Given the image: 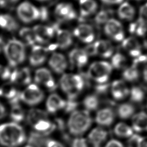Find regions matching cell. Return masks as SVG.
I'll use <instances>...</instances> for the list:
<instances>
[{
    "mask_svg": "<svg viewBox=\"0 0 147 147\" xmlns=\"http://www.w3.org/2000/svg\"><path fill=\"white\" fill-rule=\"evenodd\" d=\"M87 54L90 56H94L96 55V52H95V49L94 47V43L93 44H90L88 45L86 47V48L84 49Z\"/></svg>",
    "mask_w": 147,
    "mask_h": 147,
    "instance_id": "cell-50",
    "label": "cell"
},
{
    "mask_svg": "<svg viewBox=\"0 0 147 147\" xmlns=\"http://www.w3.org/2000/svg\"><path fill=\"white\" fill-rule=\"evenodd\" d=\"M59 84L68 99H75L84 87L85 83L80 75L65 74L60 79Z\"/></svg>",
    "mask_w": 147,
    "mask_h": 147,
    "instance_id": "cell-3",
    "label": "cell"
},
{
    "mask_svg": "<svg viewBox=\"0 0 147 147\" xmlns=\"http://www.w3.org/2000/svg\"><path fill=\"white\" fill-rule=\"evenodd\" d=\"M65 100L63 99L59 95L52 94L49 96L46 102L47 111L50 113H55L57 111L64 109Z\"/></svg>",
    "mask_w": 147,
    "mask_h": 147,
    "instance_id": "cell-23",
    "label": "cell"
},
{
    "mask_svg": "<svg viewBox=\"0 0 147 147\" xmlns=\"http://www.w3.org/2000/svg\"><path fill=\"white\" fill-rule=\"evenodd\" d=\"M109 88V84L105 83H98L95 87L96 93L99 95H104L107 93Z\"/></svg>",
    "mask_w": 147,
    "mask_h": 147,
    "instance_id": "cell-44",
    "label": "cell"
},
{
    "mask_svg": "<svg viewBox=\"0 0 147 147\" xmlns=\"http://www.w3.org/2000/svg\"><path fill=\"white\" fill-rule=\"evenodd\" d=\"M25 117V113L19 104L12 106L10 113V117L13 122L18 123L24 119Z\"/></svg>",
    "mask_w": 147,
    "mask_h": 147,
    "instance_id": "cell-38",
    "label": "cell"
},
{
    "mask_svg": "<svg viewBox=\"0 0 147 147\" xmlns=\"http://www.w3.org/2000/svg\"><path fill=\"white\" fill-rule=\"evenodd\" d=\"M0 26L9 32H14L19 27L16 20L7 14H0Z\"/></svg>",
    "mask_w": 147,
    "mask_h": 147,
    "instance_id": "cell-28",
    "label": "cell"
},
{
    "mask_svg": "<svg viewBox=\"0 0 147 147\" xmlns=\"http://www.w3.org/2000/svg\"><path fill=\"white\" fill-rule=\"evenodd\" d=\"M139 18L147 24V2L140 9Z\"/></svg>",
    "mask_w": 147,
    "mask_h": 147,
    "instance_id": "cell-47",
    "label": "cell"
},
{
    "mask_svg": "<svg viewBox=\"0 0 147 147\" xmlns=\"http://www.w3.org/2000/svg\"><path fill=\"white\" fill-rule=\"evenodd\" d=\"M26 134L18 123L11 122L0 125V144L5 147H19L26 141Z\"/></svg>",
    "mask_w": 147,
    "mask_h": 147,
    "instance_id": "cell-1",
    "label": "cell"
},
{
    "mask_svg": "<svg viewBox=\"0 0 147 147\" xmlns=\"http://www.w3.org/2000/svg\"><path fill=\"white\" fill-rule=\"evenodd\" d=\"M40 11V20H45L48 17V11L46 7H41L39 9Z\"/></svg>",
    "mask_w": 147,
    "mask_h": 147,
    "instance_id": "cell-51",
    "label": "cell"
},
{
    "mask_svg": "<svg viewBox=\"0 0 147 147\" xmlns=\"http://www.w3.org/2000/svg\"><path fill=\"white\" fill-rule=\"evenodd\" d=\"M48 118L46 111L38 109H32L28 111L26 116L27 122L32 126L38 121Z\"/></svg>",
    "mask_w": 147,
    "mask_h": 147,
    "instance_id": "cell-30",
    "label": "cell"
},
{
    "mask_svg": "<svg viewBox=\"0 0 147 147\" xmlns=\"http://www.w3.org/2000/svg\"><path fill=\"white\" fill-rule=\"evenodd\" d=\"M123 79L128 82H133L137 80L140 77V71L138 67L134 64L126 68L122 73Z\"/></svg>",
    "mask_w": 147,
    "mask_h": 147,
    "instance_id": "cell-37",
    "label": "cell"
},
{
    "mask_svg": "<svg viewBox=\"0 0 147 147\" xmlns=\"http://www.w3.org/2000/svg\"><path fill=\"white\" fill-rule=\"evenodd\" d=\"M108 136L107 131L102 127L93 129L88 136V140L92 147H102Z\"/></svg>",
    "mask_w": 147,
    "mask_h": 147,
    "instance_id": "cell-19",
    "label": "cell"
},
{
    "mask_svg": "<svg viewBox=\"0 0 147 147\" xmlns=\"http://www.w3.org/2000/svg\"><path fill=\"white\" fill-rule=\"evenodd\" d=\"M17 13L18 18L24 23H30L40 18L39 9L28 2L20 4Z\"/></svg>",
    "mask_w": 147,
    "mask_h": 147,
    "instance_id": "cell-7",
    "label": "cell"
},
{
    "mask_svg": "<svg viewBox=\"0 0 147 147\" xmlns=\"http://www.w3.org/2000/svg\"><path fill=\"white\" fill-rule=\"evenodd\" d=\"M3 51L10 67L18 65L25 59L26 51L24 44L17 39L9 40L4 45Z\"/></svg>",
    "mask_w": 147,
    "mask_h": 147,
    "instance_id": "cell-4",
    "label": "cell"
},
{
    "mask_svg": "<svg viewBox=\"0 0 147 147\" xmlns=\"http://www.w3.org/2000/svg\"><path fill=\"white\" fill-rule=\"evenodd\" d=\"M122 47L127 53L134 58H137L142 55V47L137 39L129 37L122 41Z\"/></svg>",
    "mask_w": 147,
    "mask_h": 147,
    "instance_id": "cell-16",
    "label": "cell"
},
{
    "mask_svg": "<svg viewBox=\"0 0 147 147\" xmlns=\"http://www.w3.org/2000/svg\"><path fill=\"white\" fill-rule=\"evenodd\" d=\"M92 123V118L88 111L75 110L73 111L67 122L68 131L73 136H80L88 130Z\"/></svg>",
    "mask_w": 147,
    "mask_h": 147,
    "instance_id": "cell-2",
    "label": "cell"
},
{
    "mask_svg": "<svg viewBox=\"0 0 147 147\" xmlns=\"http://www.w3.org/2000/svg\"><path fill=\"white\" fill-rule=\"evenodd\" d=\"M11 72L9 68L0 65V78L3 80L10 79Z\"/></svg>",
    "mask_w": 147,
    "mask_h": 147,
    "instance_id": "cell-46",
    "label": "cell"
},
{
    "mask_svg": "<svg viewBox=\"0 0 147 147\" xmlns=\"http://www.w3.org/2000/svg\"><path fill=\"white\" fill-rule=\"evenodd\" d=\"M142 75L144 80L147 83V65H145L142 71Z\"/></svg>",
    "mask_w": 147,
    "mask_h": 147,
    "instance_id": "cell-56",
    "label": "cell"
},
{
    "mask_svg": "<svg viewBox=\"0 0 147 147\" xmlns=\"http://www.w3.org/2000/svg\"><path fill=\"white\" fill-rule=\"evenodd\" d=\"M80 15L86 17L94 14L97 8V3L94 0H79Z\"/></svg>",
    "mask_w": 147,
    "mask_h": 147,
    "instance_id": "cell-27",
    "label": "cell"
},
{
    "mask_svg": "<svg viewBox=\"0 0 147 147\" xmlns=\"http://www.w3.org/2000/svg\"><path fill=\"white\" fill-rule=\"evenodd\" d=\"M115 118L114 112L110 107L99 110L95 116V122L100 126H109L114 122Z\"/></svg>",
    "mask_w": 147,
    "mask_h": 147,
    "instance_id": "cell-21",
    "label": "cell"
},
{
    "mask_svg": "<svg viewBox=\"0 0 147 147\" xmlns=\"http://www.w3.org/2000/svg\"><path fill=\"white\" fill-rule=\"evenodd\" d=\"M46 147H65V146L57 141L48 139L46 144Z\"/></svg>",
    "mask_w": 147,
    "mask_h": 147,
    "instance_id": "cell-48",
    "label": "cell"
},
{
    "mask_svg": "<svg viewBox=\"0 0 147 147\" xmlns=\"http://www.w3.org/2000/svg\"><path fill=\"white\" fill-rule=\"evenodd\" d=\"M49 51L48 48L37 45H33L29 55V63L30 65L33 67L42 65L45 61Z\"/></svg>",
    "mask_w": 147,
    "mask_h": 147,
    "instance_id": "cell-11",
    "label": "cell"
},
{
    "mask_svg": "<svg viewBox=\"0 0 147 147\" xmlns=\"http://www.w3.org/2000/svg\"><path fill=\"white\" fill-rule=\"evenodd\" d=\"M103 2L109 4V5H113V4H118L121 3L123 0H101Z\"/></svg>",
    "mask_w": 147,
    "mask_h": 147,
    "instance_id": "cell-54",
    "label": "cell"
},
{
    "mask_svg": "<svg viewBox=\"0 0 147 147\" xmlns=\"http://www.w3.org/2000/svg\"><path fill=\"white\" fill-rule=\"evenodd\" d=\"M68 59L70 64L72 66L81 68L87 63L88 55L84 49L75 48L69 52Z\"/></svg>",
    "mask_w": 147,
    "mask_h": 147,
    "instance_id": "cell-17",
    "label": "cell"
},
{
    "mask_svg": "<svg viewBox=\"0 0 147 147\" xmlns=\"http://www.w3.org/2000/svg\"><path fill=\"white\" fill-rule=\"evenodd\" d=\"M74 34L83 42L90 44L95 38L93 28L88 24H80L74 30Z\"/></svg>",
    "mask_w": 147,
    "mask_h": 147,
    "instance_id": "cell-12",
    "label": "cell"
},
{
    "mask_svg": "<svg viewBox=\"0 0 147 147\" xmlns=\"http://www.w3.org/2000/svg\"><path fill=\"white\" fill-rule=\"evenodd\" d=\"M83 104L87 111H94L99 107V100L97 95L91 94L84 98Z\"/></svg>",
    "mask_w": 147,
    "mask_h": 147,
    "instance_id": "cell-39",
    "label": "cell"
},
{
    "mask_svg": "<svg viewBox=\"0 0 147 147\" xmlns=\"http://www.w3.org/2000/svg\"><path fill=\"white\" fill-rule=\"evenodd\" d=\"M126 57L121 53H117L111 58V65L116 69H124L127 65Z\"/></svg>",
    "mask_w": 147,
    "mask_h": 147,
    "instance_id": "cell-40",
    "label": "cell"
},
{
    "mask_svg": "<svg viewBox=\"0 0 147 147\" xmlns=\"http://www.w3.org/2000/svg\"><path fill=\"white\" fill-rule=\"evenodd\" d=\"M6 109L5 106L0 102V119L3 118L6 115Z\"/></svg>",
    "mask_w": 147,
    "mask_h": 147,
    "instance_id": "cell-55",
    "label": "cell"
},
{
    "mask_svg": "<svg viewBox=\"0 0 147 147\" xmlns=\"http://www.w3.org/2000/svg\"><path fill=\"white\" fill-rule=\"evenodd\" d=\"M57 47L62 49L69 48L72 44L73 39L71 33L65 29L56 30Z\"/></svg>",
    "mask_w": 147,
    "mask_h": 147,
    "instance_id": "cell-25",
    "label": "cell"
},
{
    "mask_svg": "<svg viewBox=\"0 0 147 147\" xmlns=\"http://www.w3.org/2000/svg\"><path fill=\"white\" fill-rule=\"evenodd\" d=\"M94 45L96 55L104 58H109L113 55L114 47L110 41L100 40L95 42Z\"/></svg>",
    "mask_w": 147,
    "mask_h": 147,
    "instance_id": "cell-22",
    "label": "cell"
},
{
    "mask_svg": "<svg viewBox=\"0 0 147 147\" xmlns=\"http://www.w3.org/2000/svg\"><path fill=\"white\" fill-rule=\"evenodd\" d=\"M111 93L114 99L121 100L125 99L129 95L130 90L122 80H116L111 85Z\"/></svg>",
    "mask_w": 147,
    "mask_h": 147,
    "instance_id": "cell-18",
    "label": "cell"
},
{
    "mask_svg": "<svg viewBox=\"0 0 147 147\" xmlns=\"http://www.w3.org/2000/svg\"><path fill=\"white\" fill-rule=\"evenodd\" d=\"M105 147H124V146L118 140H111L106 144Z\"/></svg>",
    "mask_w": 147,
    "mask_h": 147,
    "instance_id": "cell-49",
    "label": "cell"
},
{
    "mask_svg": "<svg viewBox=\"0 0 147 147\" xmlns=\"http://www.w3.org/2000/svg\"><path fill=\"white\" fill-rule=\"evenodd\" d=\"M135 112V107L129 103H123L119 105L117 109V114L118 116L123 119H128L133 117Z\"/></svg>",
    "mask_w": 147,
    "mask_h": 147,
    "instance_id": "cell-31",
    "label": "cell"
},
{
    "mask_svg": "<svg viewBox=\"0 0 147 147\" xmlns=\"http://www.w3.org/2000/svg\"><path fill=\"white\" fill-rule=\"evenodd\" d=\"M44 98V92L35 84H29L20 92L21 100L30 106L38 105L43 100Z\"/></svg>",
    "mask_w": 147,
    "mask_h": 147,
    "instance_id": "cell-6",
    "label": "cell"
},
{
    "mask_svg": "<svg viewBox=\"0 0 147 147\" xmlns=\"http://www.w3.org/2000/svg\"><path fill=\"white\" fill-rule=\"evenodd\" d=\"M71 147H88V142L85 138L78 137L72 141Z\"/></svg>",
    "mask_w": 147,
    "mask_h": 147,
    "instance_id": "cell-43",
    "label": "cell"
},
{
    "mask_svg": "<svg viewBox=\"0 0 147 147\" xmlns=\"http://www.w3.org/2000/svg\"><path fill=\"white\" fill-rule=\"evenodd\" d=\"M105 34L115 41L120 42L124 40L125 33L122 24L115 19L110 18L104 26Z\"/></svg>",
    "mask_w": 147,
    "mask_h": 147,
    "instance_id": "cell-8",
    "label": "cell"
},
{
    "mask_svg": "<svg viewBox=\"0 0 147 147\" xmlns=\"http://www.w3.org/2000/svg\"><path fill=\"white\" fill-rule=\"evenodd\" d=\"M9 79L11 83L18 85L29 84L32 80L30 69L28 67L14 69L12 71Z\"/></svg>",
    "mask_w": 147,
    "mask_h": 147,
    "instance_id": "cell-13",
    "label": "cell"
},
{
    "mask_svg": "<svg viewBox=\"0 0 147 147\" xmlns=\"http://www.w3.org/2000/svg\"><path fill=\"white\" fill-rule=\"evenodd\" d=\"M57 19L61 21H70L75 19L76 13L72 6L69 3H61L58 4L55 10Z\"/></svg>",
    "mask_w": 147,
    "mask_h": 147,
    "instance_id": "cell-14",
    "label": "cell"
},
{
    "mask_svg": "<svg viewBox=\"0 0 147 147\" xmlns=\"http://www.w3.org/2000/svg\"><path fill=\"white\" fill-rule=\"evenodd\" d=\"M78 106V103L76 102L75 99H69L65 101V105L64 108V111L66 113H72L75 111V109Z\"/></svg>",
    "mask_w": 147,
    "mask_h": 147,
    "instance_id": "cell-42",
    "label": "cell"
},
{
    "mask_svg": "<svg viewBox=\"0 0 147 147\" xmlns=\"http://www.w3.org/2000/svg\"><path fill=\"white\" fill-rule=\"evenodd\" d=\"M130 99L133 103H140L145 98V90L140 86H133L129 91Z\"/></svg>",
    "mask_w": 147,
    "mask_h": 147,
    "instance_id": "cell-34",
    "label": "cell"
},
{
    "mask_svg": "<svg viewBox=\"0 0 147 147\" xmlns=\"http://www.w3.org/2000/svg\"><path fill=\"white\" fill-rule=\"evenodd\" d=\"M8 1H9V2H13V3H14V2H17L18 1H19V0H7Z\"/></svg>",
    "mask_w": 147,
    "mask_h": 147,
    "instance_id": "cell-57",
    "label": "cell"
},
{
    "mask_svg": "<svg viewBox=\"0 0 147 147\" xmlns=\"http://www.w3.org/2000/svg\"><path fill=\"white\" fill-rule=\"evenodd\" d=\"M132 128L137 132L147 131V114L139 112L134 114L131 119Z\"/></svg>",
    "mask_w": 147,
    "mask_h": 147,
    "instance_id": "cell-26",
    "label": "cell"
},
{
    "mask_svg": "<svg viewBox=\"0 0 147 147\" xmlns=\"http://www.w3.org/2000/svg\"><path fill=\"white\" fill-rule=\"evenodd\" d=\"M32 127L35 131L44 136L50 134L56 129L55 123L52 122L48 118L38 121Z\"/></svg>",
    "mask_w": 147,
    "mask_h": 147,
    "instance_id": "cell-24",
    "label": "cell"
},
{
    "mask_svg": "<svg viewBox=\"0 0 147 147\" xmlns=\"http://www.w3.org/2000/svg\"><path fill=\"white\" fill-rule=\"evenodd\" d=\"M0 96L7 99L11 106L19 104L21 100L20 92L10 83H5L0 88Z\"/></svg>",
    "mask_w": 147,
    "mask_h": 147,
    "instance_id": "cell-15",
    "label": "cell"
},
{
    "mask_svg": "<svg viewBox=\"0 0 147 147\" xmlns=\"http://www.w3.org/2000/svg\"><path fill=\"white\" fill-rule=\"evenodd\" d=\"M112 14L111 10H102L95 16V21L98 24L106 23L109 19L110 16Z\"/></svg>",
    "mask_w": 147,
    "mask_h": 147,
    "instance_id": "cell-41",
    "label": "cell"
},
{
    "mask_svg": "<svg viewBox=\"0 0 147 147\" xmlns=\"http://www.w3.org/2000/svg\"><path fill=\"white\" fill-rule=\"evenodd\" d=\"M111 64L107 61H96L89 67L87 74L90 79L97 83H107L112 72Z\"/></svg>",
    "mask_w": 147,
    "mask_h": 147,
    "instance_id": "cell-5",
    "label": "cell"
},
{
    "mask_svg": "<svg viewBox=\"0 0 147 147\" xmlns=\"http://www.w3.org/2000/svg\"><path fill=\"white\" fill-rule=\"evenodd\" d=\"M129 30L131 34L140 37L143 36L147 32V24L138 18L137 21L130 24Z\"/></svg>",
    "mask_w": 147,
    "mask_h": 147,
    "instance_id": "cell-32",
    "label": "cell"
},
{
    "mask_svg": "<svg viewBox=\"0 0 147 147\" xmlns=\"http://www.w3.org/2000/svg\"><path fill=\"white\" fill-rule=\"evenodd\" d=\"M56 30V26L42 25L34 26L33 28V30L34 34L36 41L40 44L48 42L53 37Z\"/></svg>",
    "mask_w": 147,
    "mask_h": 147,
    "instance_id": "cell-10",
    "label": "cell"
},
{
    "mask_svg": "<svg viewBox=\"0 0 147 147\" xmlns=\"http://www.w3.org/2000/svg\"><path fill=\"white\" fill-rule=\"evenodd\" d=\"M137 1H140V0H137Z\"/></svg>",
    "mask_w": 147,
    "mask_h": 147,
    "instance_id": "cell-59",
    "label": "cell"
},
{
    "mask_svg": "<svg viewBox=\"0 0 147 147\" xmlns=\"http://www.w3.org/2000/svg\"><path fill=\"white\" fill-rule=\"evenodd\" d=\"M19 35L27 45L32 47L34 45L36 41L33 29L28 27L22 28L19 32Z\"/></svg>",
    "mask_w": 147,
    "mask_h": 147,
    "instance_id": "cell-35",
    "label": "cell"
},
{
    "mask_svg": "<svg viewBox=\"0 0 147 147\" xmlns=\"http://www.w3.org/2000/svg\"><path fill=\"white\" fill-rule=\"evenodd\" d=\"M115 134L121 138H129L133 134V129L123 122L117 123L114 129Z\"/></svg>",
    "mask_w": 147,
    "mask_h": 147,
    "instance_id": "cell-33",
    "label": "cell"
},
{
    "mask_svg": "<svg viewBox=\"0 0 147 147\" xmlns=\"http://www.w3.org/2000/svg\"><path fill=\"white\" fill-rule=\"evenodd\" d=\"M141 137L138 134H133L127 141V147H138Z\"/></svg>",
    "mask_w": 147,
    "mask_h": 147,
    "instance_id": "cell-45",
    "label": "cell"
},
{
    "mask_svg": "<svg viewBox=\"0 0 147 147\" xmlns=\"http://www.w3.org/2000/svg\"><path fill=\"white\" fill-rule=\"evenodd\" d=\"M55 124L56 125V128L57 127L61 131L64 130L65 127L64 122L63 121V119H61L60 118L56 119L55 122Z\"/></svg>",
    "mask_w": 147,
    "mask_h": 147,
    "instance_id": "cell-52",
    "label": "cell"
},
{
    "mask_svg": "<svg viewBox=\"0 0 147 147\" xmlns=\"http://www.w3.org/2000/svg\"><path fill=\"white\" fill-rule=\"evenodd\" d=\"M49 65L55 72L62 74L67 67V61L63 54L53 53L49 60Z\"/></svg>",
    "mask_w": 147,
    "mask_h": 147,
    "instance_id": "cell-20",
    "label": "cell"
},
{
    "mask_svg": "<svg viewBox=\"0 0 147 147\" xmlns=\"http://www.w3.org/2000/svg\"><path fill=\"white\" fill-rule=\"evenodd\" d=\"M138 147H147V138H141Z\"/></svg>",
    "mask_w": 147,
    "mask_h": 147,
    "instance_id": "cell-53",
    "label": "cell"
},
{
    "mask_svg": "<svg viewBox=\"0 0 147 147\" xmlns=\"http://www.w3.org/2000/svg\"><path fill=\"white\" fill-rule=\"evenodd\" d=\"M24 147H33L31 145H30V144H28V145H25V146H24Z\"/></svg>",
    "mask_w": 147,
    "mask_h": 147,
    "instance_id": "cell-58",
    "label": "cell"
},
{
    "mask_svg": "<svg viewBox=\"0 0 147 147\" xmlns=\"http://www.w3.org/2000/svg\"><path fill=\"white\" fill-rule=\"evenodd\" d=\"M48 139L45 136L36 132H32L29 137V144L33 147H46V144Z\"/></svg>",
    "mask_w": 147,
    "mask_h": 147,
    "instance_id": "cell-36",
    "label": "cell"
},
{
    "mask_svg": "<svg viewBox=\"0 0 147 147\" xmlns=\"http://www.w3.org/2000/svg\"><path fill=\"white\" fill-rule=\"evenodd\" d=\"M118 15L121 19L130 21L134 17L135 9L129 3L123 2L118 8Z\"/></svg>",
    "mask_w": 147,
    "mask_h": 147,
    "instance_id": "cell-29",
    "label": "cell"
},
{
    "mask_svg": "<svg viewBox=\"0 0 147 147\" xmlns=\"http://www.w3.org/2000/svg\"><path fill=\"white\" fill-rule=\"evenodd\" d=\"M34 80L37 83L43 85L50 91H54L57 88V84L51 72L45 68H41L36 70Z\"/></svg>",
    "mask_w": 147,
    "mask_h": 147,
    "instance_id": "cell-9",
    "label": "cell"
}]
</instances>
